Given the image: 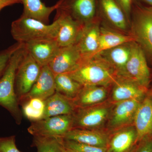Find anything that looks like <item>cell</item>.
Here are the masks:
<instances>
[{"label":"cell","mask_w":152,"mask_h":152,"mask_svg":"<svg viewBox=\"0 0 152 152\" xmlns=\"http://www.w3.org/2000/svg\"><path fill=\"white\" fill-rule=\"evenodd\" d=\"M73 115L49 117L33 122L28 131L34 137L62 138L72 129Z\"/></svg>","instance_id":"cell-7"},{"label":"cell","mask_w":152,"mask_h":152,"mask_svg":"<svg viewBox=\"0 0 152 152\" xmlns=\"http://www.w3.org/2000/svg\"><path fill=\"white\" fill-rule=\"evenodd\" d=\"M42 68L26 50L16 73L15 89L18 102L29 92L39 77Z\"/></svg>","instance_id":"cell-8"},{"label":"cell","mask_w":152,"mask_h":152,"mask_svg":"<svg viewBox=\"0 0 152 152\" xmlns=\"http://www.w3.org/2000/svg\"><path fill=\"white\" fill-rule=\"evenodd\" d=\"M56 92L72 100L77 96L83 86L68 73L55 76Z\"/></svg>","instance_id":"cell-26"},{"label":"cell","mask_w":152,"mask_h":152,"mask_svg":"<svg viewBox=\"0 0 152 152\" xmlns=\"http://www.w3.org/2000/svg\"><path fill=\"white\" fill-rule=\"evenodd\" d=\"M23 12L22 16L36 19L47 24L52 13L58 9V3L53 7H48L41 0H22Z\"/></svg>","instance_id":"cell-24"},{"label":"cell","mask_w":152,"mask_h":152,"mask_svg":"<svg viewBox=\"0 0 152 152\" xmlns=\"http://www.w3.org/2000/svg\"><path fill=\"white\" fill-rule=\"evenodd\" d=\"M26 50L24 44L11 57L8 64L0 79V105L11 114L18 124L21 122L22 112L15 89L16 73Z\"/></svg>","instance_id":"cell-2"},{"label":"cell","mask_w":152,"mask_h":152,"mask_svg":"<svg viewBox=\"0 0 152 152\" xmlns=\"http://www.w3.org/2000/svg\"><path fill=\"white\" fill-rule=\"evenodd\" d=\"M0 152H21L16 145L15 136L0 137Z\"/></svg>","instance_id":"cell-31"},{"label":"cell","mask_w":152,"mask_h":152,"mask_svg":"<svg viewBox=\"0 0 152 152\" xmlns=\"http://www.w3.org/2000/svg\"><path fill=\"white\" fill-rule=\"evenodd\" d=\"M83 58L76 44L61 48L49 64V68L55 76L70 72L81 62Z\"/></svg>","instance_id":"cell-12"},{"label":"cell","mask_w":152,"mask_h":152,"mask_svg":"<svg viewBox=\"0 0 152 152\" xmlns=\"http://www.w3.org/2000/svg\"><path fill=\"white\" fill-rule=\"evenodd\" d=\"M132 34L145 54L152 59V7L134 3Z\"/></svg>","instance_id":"cell-4"},{"label":"cell","mask_w":152,"mask_h":152,"mask_svg":"<svg viewBox=\"0 0 152 152\" xmlns=\"http://www.w3.org/2000/svg\"><path fill=\"white\" fill-rule=\"evenodd\" d=\"M113 104L110 101L85 107L77 108L73 114L72 129L103 130Z\"/></svg>","instance_id":"cell-5"},{"label":"cell","mask_w":152,"mask_h":152,"mask_svg":"<svg viewBox=\"0 0 152 152\" xmlns=\"http://www.w3.org/2000/svg\"><path fill=\"white\" fill-rule=\"evenodd\" d=\"M133 125L137 134V142L152 136V90L148 91L139 105Z\"/></svg>","instance_id":"cell-15"},{"label":"cell","mask_w":152,"mask_h":152,"mask_svg":"<svg viewBox=\"0 0 152 152\" xmlns=\"http://www.w3.org/2000/svg\"><path fill=\"white\" fill-rule=\"evenodd\" d=\"M112 85L110 101L113 104L132 99H144L150 90L129 79L119 75Z\"/></svg>","instance_id":"cell-11"},{"label":"cell","mask_w":152,"mask_h":152,"mask_svg":"<svg viewBox=\"0 0 152 152\" xmlns=\"http://www.w3.org/2000/svg\"><path fill=\"white\" fill-rule=\"evenodd\" d=\"M23 44L17 42L4 50L0 52V79L4 72L11 57Z\"/></svg>","instance_id":"cell-30"},{"label":"cell","mask_w":152,"mask_h":152,"mask_svg":"<svg viewBox=\"0 0 152 152\" xmlns=\"http://www.w3.org/2000/svg\"><path fill=\"white\" fill-rule=\"evenodd\" d=\"M134 152H152V136L140 141Z\"/></svg>","instance_id":"cell-32"},{"label":"cell","mask_w":152,"mask_h":152,"mask_svg":"<svg viewBox=\"0 0 152 152\" xmlns=\"http://www.w3.org/2000/svg\"><path fill=\"white\" fill-rule=\"evenodd\" d=\"M119 76L129 79L142 86L149 88L151 74L145 54L141 47L134 41L130 56L122 72Z\"/></svg>","instance_id":"cell-6"},{"label":"cell","mask_w":152,"mask_h":152,"mask_svg":"<svg viewBox=\"0 0 152 152\" xmlns=\"http://www.w3.org/2000/svg\"><path fill=\"white\" fill-rule=\"evenodd\" d=\"M70 76L83 87H110L118 77L116 70L99 55L82 60Z\"/></svg>","instance_id":"cell-1"},{"label":"cell","mask_w":152,"mask_h":152,"mask_svg":"<svg viewBox=\"0 0 152 152\" xmlns=\"http://www.w3.org/2000/svg\"><path fill=\"white\" fill-rule=\"evenodd\" d=\"M100 9L104 16L119 30L126 31L127 19L122 9L115 0H99Z\"/></svg>","instance_id":"cell-23"},{"label":"cell","mask_w":152,"mask_h":152,"mask_svg":"<svg viewBox=\"0 0 152 152\" xmlns=\"http://www.w3.org/2000/svg\"><path fill=\"white\" fill-rule=\"evenodd\" d=\"M115 1L122 9L127 20H129L133 5L135 0H115Z\"/></svg>","instance_id":"cell-33"},{"label":"cell","mask_w":152,"mask_h":152,"mask_svg":"<svg viewBox=\"0 0 152 152\" xmlns=\"http://www.w3.org/2000/svg\"><path fill=\"white\" fill-rule=\"evenodd\" d=\"M143 99H132L113 104V105L106 125L108 132H111L133 124L136 112Z\"/></svg>","instance_id":"cell-9"},{"label":"cell","mask_w":152,"mask_h":152,"mask_svg":"<svg viewBox=\"0 0 152 152\" xmlns=\"http://www.w3.org/2000/svg\"><path fill=\"white\" fill-rule=\"evenodd\" d=\"M58 13H64L82 24L94 19L96 12L97 0H61Z\"/></svg>","instance_id":"cell-10"},{"label":"cell","mask_w":152,"mask_h":152,"mask_svg":"<svg viewBox=\"0 0 152 152\" xmlns=\"http://www.w3.org/2000/svg\"><path fill=\"white\" fill-rule=\"evenodd\" d=\"M21 104L22 113L28 119L32 122L43 119L45 111V100L34 98Z\"/></svg>","instance_id":"cell-27"},{"label":"cell","mask_w":152,"mask_h":152,"mask_svg":"<svg viewBox=\"0 0 152 152\" xmlns=\"http://www.w3.org/2000/svg\"><path fill=\"white\" fill-rule=\"evenodd\" d=\"M22 0H0V11L7 6L21 3Z\"/></svg>","instance_id":"cell-34"},{"label":"cell","mask_w":152,"mask_h":152,"mask_svg":"<svg viewBox=\"0 0 152 152\" xmlns=\"http://www.w3.org/2000/svg\"><path fill=\"white\" fill-rule=\"evenodd\" d=\"M137 144V134L132 124L111 132L107 148L110 152H134Z\"/></svg>","instance_id":"cell-13"},{"label":"cell","mask_w":152,"mask_h":152,"mask_svg":"<svg viewBox=\"0 0 152 152\" xmlns=\"http://www.w3.org/2000/svg\"><path fill=\"white\" fill-rule=\"evenodd\" d=\"M56 18L59 20L56 41L61 48L76 44L84 25L74 20L71 16L64 13H58Z\"/></svg>","instance_id":"cell-16"},{"label":"cell","mask_w":152,"mask_h":152,"mask_svg":"<svg viewBox=\"0 0 152 152\" xmlns=\"http://www.w3.org/2000/svg\"><path fill=\"white\" fill-rule=\"evenodd\" d=\"M100 27L97 21L93 20L83 26L76 45L83 59L95 56L99 48Z\"/></svg>","instance_id":"cell-14"},{"label":"cell","mask_w":152,"mask_h":152,"mask_svg":"<svg viewBox=\"0 0 152 152\" xmlns=\"http://www.w3.org/2000/svg\"><path fill=\"white\" fill-rule=\"evenodd\" d=\"M134 42V41H133ZM133 42L125 43L99 53V55L116 70L122 73L130 56Z\"/></svg>","instance_id":"cell-21"},{"label":"cell","mask_w":152,"mask_h":152,"mask_svg":"<svg viewBox=\"0 0 152 152\" xmlns=\"http://www.w3.org/2000/svg\"><path fill=\"white\" fill-rule=\"evenodd\" d=\"M44 118L55 116L73 115L76 108L72 100L56 92L46 100Z\"/></svg>","instance_id":"cell-22"},{"label":"cell","mask_w":152,"mask_h":152,"mask_svg":"<svg viewBox=\"0 0 152 152\" xmlns=\"http://www.w3.org/2000/svg\"><path fill=\"white\" fill-rule=\"evenodd\" d=\"M55 75L48 65L42 67L37 81L27 94L19 100V104L32 98L45 100L56 93Z\"/></svg>","instance_id":"cell-17"},{"label":"cell","mask_w":152,"mask_h":152,"mask_svg":"<svg viewBox=\"0 0 152 152\" xmlns=\"http://www.w3.org/2000/svg\"><path fill=\"white\" fill-rule=\"evenodd\" d=\"M140 1L146 4L147 5L152 7V0H140Z\"/></svg>","instance_id":"cell-35"},{"label":"cell","mask_w":152,"mask_h":152,"mask_svg":"<svg viewBox=\"0 0 152 152\" xmlns=\"http://www.w3.org/2000/svg\"><path fill=\"white\" fill-rule=\"evenodd\" d=\"M133 41H135V39L132 35L123 34L109 29L101 27L99 48L96 55L121 44Z\"/></svg>","instance_id":"cell-25"},{"label":"cell","mask_w":152,"mask_h":152,"mask_svg":"<svg viewBox=\"0 0 152 152\" xmlns=\"http://www.w3.org/2000/svg\"><path fill=\"white\" fill-rule=\"evenodd\" d=\"M25 44L28 53L42 67L48 65L61 48L55 39L39 40Z\"/></svg>","instance_id":"cell-18"},{"label":"cell","mask_w":152,"mask_h":152,"mask_svg":"<svg viewBox=\"0 0 152 152\" xmlns=\"http://www.w3.org/2000/svg\"><path fill=\"white\" fill-rule=\"evenodd\" d=\"M109 134L107 131L72 129L60 138L94 146L107 148Z\"/></svg>","instance_id":"cell-19"},{"label":"cell","mask_w":152,"mask_h":152,"mask_svg":"<svg viewBox=\"0 0 152 152\" xmlns=\"http://www.w3.org/2000/svg\"><path fill=\"white\" fill-rule=\"evenodd\" d=\"M32 146L37 148V152H63L61 144L56 138L34 137Z\"/></svg>","instance_id":"cell-28"},{"label":"cell","mask_w":152,"mask_h":152,"mask_svg":"<svg viewBox=\"0 0 152 152\" xmlns=\"http://www.w3.org/2000/svg\"><path fill=\"white\" fill-rule=\"evenodd\" d=\"M63 146L73 152H110L107 148L86 145L77 142L56 138Z\"/></svg>","instance_id":"cell-29"},{"label":"cell","mask_w":152,"mask_h":152,"mask_svg":"<svg viewBox=\"0 0 152 152\" xmlns=\"http://www.w3.org/2000/svg\"><path fill=\"white\" fill-rule=\"evenodd\" d=\"M59 25L58 18L48 25L21 16L12 23L11 34L17 42L24 44L39 40L56 39Z\"/></svg>","instance_id":"cell-3"},{"label":"cell","mask_w":152,"mask_h":152,"mask_svg":"<svg viewBox=\"0 0 152 152\" xmlns=\"http://www.w3.org/2000/svg\"><path fill=\"white\" fill-rule=\"evenodd\" d=\"M103 86H87L82 88L72 102L76 108L96 105L107 101L109 88Z\"/></svg>","instance_id":"cell-20"},{"label":"cell","mask_w":152,"mask_h":152,"mask_svg":"<svg viewBox=\"0 0 152 152\" xmlns=\"http://www.w3.org/2000/svg\"><path fill=\"white\" fill-rule=\"evenodd\" d=\"M62 145V144H61ZM62 150L63 152H73L72 151H70L68 149L64 147L62 145Z\"/></svg>","instance_id":"cell-36"}]
</instances>
